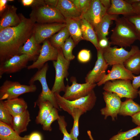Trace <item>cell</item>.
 <instances>
[{
    "label": "cell",
    "instance_id": "obj_33",
    "mask_svg": "<svg viewBox=\"0 0 140 140\" xmlns=\"http://www.w3.org/2000/svg\"><path fill=\"white\" fill-rule=\"evenodd\" d=\"M140 133V126L125 132L118 133L111 138L109 140H133V138Z\"/></svg>",
    "mask_w": 140,
    "mask_h": 140
},
{
    "label": "cell",
    "instance_id": "obj_2",
    "mask_svg": "<svg viewBox=\"0 0 140 140\" xmlns=\"http://www.w3.org/2000/svg\"><path fill=\"white\" fill-rule=\"evenodd\" d=\"M115 22V26L111 31L110 37L111 45L123 48L130 47L137 40L134 26L124 16L118 17Z\"/></svg>",
    "mask_w": 140,
    "mask_h": 140
},
{
    "label": "cell",
    "instance_id": "obj_23",
    "mask_svg": "<svg viewBox=\"0 0 140 140\" xmlns=\"http://www.w3.org/2000/svg\"><path fill=\"white\" fill-rule=\"evenodd\" d=\"M81 19H65L66 27L70 36L76 45L83 40L81 29Z\"/></svg>",
    "mask_w": 140,
    "mask_h": 140
},
{
    "label": "cell",
    "instance_id": "obj_28",
    "mask_svg": "<svg viewBox=\"0 0 140 140\" xmlns=\"http://www.w3.org/2000/svg\"><path fill=\"white\" fill-rule=\"evenodd\" d=\"M139 111V104L131 99L126 98L125 101L121 102L119 114L124 116L131 117Z\"/></svg>",
    "mask_w": 140,
    "mask_h": 140
},
{
    "label": "cell",
    "instance_id": "obj_20",
    "mask_svg": "<svg viewBox=\"0 0 140 140\" xmlns=\"http://www.w3.org/2000/svg\"><path fill=\"white\" fill-rule=\"evenodd\" d=\"M111 5L107 13L110 15H122L127 17L135 14L133 7L125 0H111Z\"/></svg>",
    "mask_w": 140,
    "mask_h": 140
},
{
    "label": "cell",
    "instance_id": "obj_3",
    "mask_svg": "<svg viewBox=\"0 0 140 140\" xmlns=\"http://www.w3.org/2000/svg\"><path fill=\"white\" fill-rule=\"evenodd\" d=\"M54 94L59 108L71 115L75 109H81L85 113L91 110L95 106L97 99L94 90L86 96L72 101L65 99L59 93H55Z\"/></svg>",
    "mask_w": 140,
    "mask_h": 140
},
{
    "label": "cell",
    "instance_id": "obj_50",
    "mask_svg": "<svg viewBox=\"0 0 140 140\" xmlns=\"http://www.w3.org/2000/svg\"><path fill=\"white\" fill-rule=\"evenodd\" d=\"M125 1L132 5L140 1V0H125Z\"/></svg>",
    "mask_w": 140,
    "mask_h": 140
},
{
    "label": "cell",
    "instance_id": "obj_27",
    "mask_svg": "<svg viewBox=\"0 0 140 140\" xmlns=\"http://www.w3.org/2000/svg\"><path fill=\"white\" fill-rule=\"evenodd\" d=\"M0 140H28L27 135L22 137L10 126L0 121Z\"/></svg>",
    "mask_w": 140,
    "mask_h": 140
},
{
    "label": "cell",
    "instance_id": "obj_1",
    "mask_svg": "<svg viewBox=\"0 0 140 140\" xmlns=\"http://www.w3.org/2000/svg\"><path fill=\"white\" fill-rule=\"evenodd\" d=\"M20 22L17 26L0 30V63L16 55L21 47L34 33L35 22L19 14Z\"/></svg>",
    "mask_w": 140,
    "mask_h": 140
},
{
    "label": "cell",
    "instance_id": "obj_40",
    "mask_svg": "<svg viewBox=\"0 0 140 140\" xmlns=\"http://www.w3.org/2000/svg\"><path fill=\"white\" fill-rule=\"evenodd\" d=\"M91 58V54L89 50L83 49L82 50L79 52L77 58L80 62L85 63L89 61Z\"/></svg>",
    "mask_w": 140,
    "mask_h": 140
},
{
    "label": "cell",
    "instance_id": "obj_6",
    "mask_svg": "<svg viewBox=\"0 0 140 140\" xmlns=\"http://www.w3.org/2000/svg\"><path fill=\"white\" fill-rule=\"evenodd\" d=\"M70 61L66 59L63 54L61 48L59 49V52L56 60L53 61V64L55 72V79L51 90L54 93H59L64 92L66 86L64 79L69 75L68 70Z\"/></svg>",
    "mask_w": 140,
    "mask_h": 140
},
{
    "label": "cell",
    "instance_id": "obj_49",
    "mask_svg": "<svg viewBox=\"0 0 140 140\" xmlns=\"http://www.w3.org/2000/svg\"><path fill=\"white\" fill-rule=\"evenodd\" d=\"M103 5L108 10L110 7L111 5V0H100Z\"/></svg>",
    "mask_w": 140,
    "mask_h": 140
},
{
    "label": "cell",
    "instance_id": "obj_15",
    "mask_svg": "<svg viewBox=\"0 0 140 140\" xmlns=\"http://www.w3.org/2000/svg\"><path fill=\"white\" fill-rule=\"evenodd\" d=\"M97 50V59L95 66L85 77L86 82L95 83L100 81L106 74V71L108 65L103 58L102 49Z\"/></svg>",
    "mask_w": 140,
    "mask_h": 140
},
{
    "label": "cell",
    "instance_id": "obj_43",
    "mask_svg": "<svg viewBox=\"0 0 140 140\" xmlns=\"http://www.w3.org/2000/svg\"><path fill=\"white\" fill-rule=\"evenodd\" d=\"M108 38L107 37L102 39L98 41V44L100 48L103 49L110 44V42L108 41Z\"/></svg>",
    "mask_w": 140,
    "mask_h": 140
},
{
    "label": "cell",
    "instance_id": "obj_11",
    "mask_svg": "<svg viewBox=\"0 0 140 140\" xmlns=\"http://www.w3.org/2000/svg\"><path fill=\"white\" fill-rule=\"evenodd\" d=\"M70 80L72 85L67 84L66 86L65 93L62 96L66 99L73 101L87 95L95 87L96 83L86 82L79 83L77 82L75 77L72 76Z\"/></svg>",
    "mask_w": 140,
    "mask_h": 140
},
{
    "label": "cell",
    "instance_id": "obj_24",
    "mask_svg": "<svg viewBox=\"0 0 140 140\" xmlns=\"http://www.w3.org/2000/svg\"><path fill=\"white\" fill-rule=\"evenodd\" d=\"M31 120L27 110L24 113L13 117L12 128L17 133H20L27 130V127Z\"/></svg>",
    "mask_w": 140,
    "mask_h": 140
},
{
    "label": "cell",
    "instance_id": "obj_21",
    "mask_svg": "<svg viewBox=\"0 0 140 140\" xmlns=\"http://www.w3.org/2000/svg\"><path fill=\"white\" fill-rule=\"evenodd\" d=\"M118 15H110L107 13L103 17L101 20L94 29L97 35L98 41L107 38L109 34V30L113 20H115Z\"/></svg>",
    "mask_w": 140,
    "mask_h": 140
},
{
    "label": "cell",
    "instance_id": "obj_9",
    "mask_svg": "<svg viewBox=\"0 0 140 140\" xmlns=\"http://www.w3.org/2000/svg\"><path fill=\"white\" fill-rule=\"evenodd\" d=\"M103 89L107 92L116 93L120 98L132 99L138 95V90L133 87L131 80L118 79L108 81L104 84Z\"/></svg>",
    "mask_w": 140,
    "mask_h": 140
},
{
    "label": "cell",
    "instance_id": "obj_22",
    "mask_svg": "<svg viewBox=\"0 0 140 140\" xmlns=\"http://www.w3.org/2000/svg\"><path fill=\"white\" fill-rule=\"evenodd\" d=\"M3 103L13 117L21 114L27 110V104L22 98L6 100L3 101Z\"/></svg>",
    "mask_w": 140,
    "mask_h": 140
},
{
    "label": "cell",
    "instance_id": "obj_32",
    "mask_svg": "<svg viewBox=\"0 0 140 140\" xmlns=\"http://www.w3.org/2000/svg\"><path fill=\"white\" fill-rule=\"evenodd\" d=\"M85 113L83 110L79 109H75L73 111L71 116L73 119V124L70 133L73 140H78L79 119L81 116Z\"/></svg>",
    "mask_w": 140,
    "mask_h": 140
},
{
    "label": "cell",
    "instance_id": "obj_48",
    "mask_svg": "<svg viewBox=\"0 0 140 140\" xmlns=\"http://www.w3.org/2000/svg\"><path fill=\"white\" fill-rule=\"evenodd\" d=\"M8 0H0V12H3L6 8L7 6L6 4Z\"/></svg>",
    "mask_w": 140,
    "mask_h": 140
},
{
    "label": "cell",
    "instance_id": "obj_12",
    "mask_svg": "<svg viewBox=\"0 0 140 140\" xmlns=\"http://www.w3.org/2000/svg\"><path fill=\"white\" fill-rule=\"evenodd\" d=\"M59 49L53 47L47 39L44 41L41 46L40 53L37 60L31 65L27 66L28 69L41 68L49 61L57 60Z\"/></svg>",
    "mask_w": 140,
    "mask_h": 140
},
{
    "label": "cell",
    "instance_id": "obj_45",
    "mask_svg": "<svg viewBox=\"0 0 140 140\" xmlns=\"http://www.w3.org/2000/svg\"><path fill=\"white\" fill-rule=\"evenodd\" d=\"M132 122L138 126H140V111L131 116Z\"/></svg>",
    "mask_w": 140,
    "mask_h": 140
},
{
    "label": "cell",
    "instance_id": "obj_42",
    "mask_svg": "<svg viewBox=\"0 0 140 140\" xmlns=\"http://www.w3.org/2000/svg\"><path fill=\"white\" fill-rule=\"evenodd\" d=\"M27 137L28 140H42L41 135L37 132L32 133Z\"/></svg>",
    "mask_w": 140,
    "mask_h": 140
},
{
    "label": "cell",
    "instance_id": "obj_51",
    "mask_svg": "<svg viewBox=\"0 0 140 140\" xmlns=\"http://www.w3.org/2000/svg\"><path fill=\"white\" fill-rule=\"evenodd\" d=\"M87 133L90 139L91 140H94L93 137L92 136L90 131V130H88L87 131Z\"/></svg>",
    "mask_w": 140,
    "mask_h": 140
},
{
    "label": "cell",
    "instance_id": "obj_5",
    "mask_svg": "<svg viewBox=\"0 0 140 140\" xmlns=\"http://www.w3.org/2000/svg\"><path fill=\"white\" fill-rule=\"evenodd\" d=\"M30 18L40 24L65 23V19L56 8L46 4L32 8Z\"/></svg>",
    "mask_w": 140,
    "mask_h": 140
},
{
    "label": "cell",
    "instance_id": "obj_37",
    "mask_svg": "<svg viewBox=\"0 0 140 140\" xmlns=\"http://www.w3.org/2000/svg\"><path fill=\"white\" fill-rule=\"evenodd\" d=\"M57 121L59 129L63 135L62 140H73L70 134L68 132L67 130V123L65 120L64 116L60 115Z\"/></svg>",
    "mask_w": 140,
    "mask_h": 140
},
{
    "label": "cell",
    "instance_id": "obj_19",
    "mask_svg": "<svg viewBox=\"0 0 140 140\" xmlns=\"http://www.w3.org/2000/svg\"><path fill=\"white\" fill-rule=\"evenodd\" d=\"M56 8L65 19L80 20L82 14L71 0H58Z\"/></svg>",
    "mask_w": 140,
    "mask_h": 140
},
{
    "label": "cell",
    "instance_id": "obj_10",
    "mask_svg": "<svg viewBox=\"0 0 140 140\" xmlns=\"http://www.w3.org/2000/svg\"><path fill=\"white\" fill-rule=\"evenodd\" d=\"M35 61L32 57L26 54L15 55L0 63V78L4 74H10L18 72L27 67L29 61Z\"/></svg>",
    "mask_w": 140,
    "mask_h": 140
},
{
    "label": "cell",
    "instance_id": "obj_30",
    "mask_svg": "<svg viewBox=\"0 0 140 140\" xmlns=\"http://www.w3.org/2000/svg\"><path fill=\"white\" fill-rule=\"evenodd\" d=\"M37 105L38 106L39 110L35 122L37 124L42 125L54 107L50 102L47 101L39 102Z\"/></svg>",
    "mask_w": 140,
    "mask_h": 140
},
{
    "label": "cell",
    "instance_id": "obj_38",
    "mask_svg": "<svg viewBox=\"0 0 140 140\" xmlns=\"http://www.w3.org/2000/svg\"><path fill=\"white\" fill-rule=\"evenodd\" d=\"M82 15L89 8L91 0H71Z\"/></svg>",
    "mask_w": 140,
    "mask_h": 140
},
{
    "label": "cell",
    "instance_id": "obj_36",
    "mask_svg": "<svg viewBox=\"0 0 140 140\" xmlns=\"http://www.w3.org/2000/svg\"><path fill=\"white\" fill-rule=\"evenodd\" d=\"M12 120L13 116L5 106L3 101L0 100V121L12 128Z\"/></svg>",
    "mask_w": 140,
    "mask_h": 140
},
{
    "label": "cell",
    "instance_id": "obj_4",
    "mask_svg": "<svg viewBox=\"0 0 140 140\" xmlns=\"http://www.w3.org/2000/svg\"><path fill=\"white\" fill-rule=\"evenodd\" d=\"M48 68V64L46 63L31 78L29 84V85L33 84L35 81H38L41 85L42 91L35 103V106L39 102L47 101L50 102L54 107L60 110L61 109L57 103L54 93L50 89L47 82L46 74Z\"/></svg>",
    "mask_w": 140,
    "mask_h": 140
},
{
    "label": "cell",
    "instance_id": "obj_46",
    "mask_svg": "<svg viewBox=\"0 0 140 140\" xmlns=\"http://www.w3.org/2000/svg\"><path fill=\"white\" fill-rule=\"evenodd\" d=\"M45 2L46 5L56 8L57 5L58 0H45Z\"/></svg>",
    "mask_w": 140,
    "mask_h": 140
},
{
    "label": "cell",
    "instance_id": "obj_25",
    "mask_svg": "<svg viewBox=\"0 0 140 140\" xmlns=\"http://www.w3.org/2000/svg\"><path fill=\"white\" fill-rule=\"evenodd\" d=\"M41 48L39 44L37 43L33 34L21 47L19 54H26L30 55L35 61L37 58V55L40 53Z\"/></svg>",
    "mask_w": 140,
    "mask_h": 140
},
{
    "label": "cell",
    "instance_id": "obj_13",
    "mask_svg": "<svg viewBox=\"0 0 140 140\" xmlns=\"http://www.w3.org/2000/svg\"><path fill=\"white\" fill-rule=\"evenodd\" d=\"M102 94L106 106L100 110L101 114L104 116V119L110 116L112 120L115 121L119 114L122 102L121 98L114 93L104 91Z\"/></svg>",
    "mask_w": 140,
    "mask_h": 140
},
{
    "label": "cell",
    "instance_id": "obj_34",
    "mask_svg": "<svg viewBox=\"0 0 140 140\" xmlns=\"http://www.w3.org/2000/svg\"><path fill=\"white\" fill-rule=\"evenodd\" d=\"M76 45L71 36L65 41L61 49L64 57L67 60L70 61L75 58L72 53V51Z\"/></svg>",
    "mask_w": 140,
    "mask_h": 140
},
{
    "label": "cell",
    "instance_id": "obj_16",
    "mask_svg": "<svg viewBox=\"0 0 140 140\" xmlns=\"http://www.w3.org/2000/svg\"><path fill=\"white\" fill-rule=\"evenodd\" d=\"M65 23H54L35 25L34 34L37 43L40 44L66 26Z\"/></svg>",
    "mask_w": 140,
    "mask_h": 140
},
{
    "label": "cell",
    "instance_id": "obj_18",
    "mask_svg": "<svg viewBox=\"0 0 140 140\" xmlns=\"http://www.w3.org/2000/svg\"><path fill=\"white\" fill-rule=\"evenodd\" d=\"M17 8L13 5L7 6L1 15L0 21V30L6 28L18 25L20 22L19 15L17 13Z\"/></svg>",
    "mask_w": 140,
    "mask_h": 140
},
{
    "label": "cell",
    "instance_id": "obj_8",
    "mask_svg": "<svg viewBox=\"0 0 140 140\" xmlns=\"http://www.w3.org/2000/svg\"><path fill=\"white\" fill-rule=\"evenodd\" d=\"M110 45L102 49L103 58L108 66L123 64L127 59L140 50L138 46L135 45H131L129 51L122 47L118 48L116 46L111 47Z\"/></svg>",
    "mask_w": 140,
    "mask_h": 140
},
{
    "label": "cell",
    "instance_id": "obj_47",
    "mask_svg": "<svg viewBox=\"0 0 140 140\" xmlns=\"http://www.w3.org/2000/svg\"><path fill=\"white\" fill-rule=\"evenodd\" d=\"M132 5L135 14H140V1Z\"/></svg>",
    "mask_w": 140,
    "mask_h": 140
},
{
    "label": "cell",
    "instance_id": "obj_35",
    "mask_svg": "<svg viewBox=\"0 0 140 140\" xmlns=\"http://www.w3.org/2000/svg\"><path fill=\"white\" fill-rule=\"evenodd\" d=\"M59 110L54 107L52 111L46 118L43 124L42 128L44 131H51L52 130L51 125L53 122L57 120L59 117Z\"/></svg>",
    "mask_w": 140,
    "mask_h": 140
},
{
    "label": "cell",
    "instance_id": "obj_26",
    "mask_svg": "<svg viewBox=\"0 0 140 140\" xmlns=\"http://www.w3.org/2000/svg\"><path fill=\"white\" fill-rule=\"evenodd\" d=\"M81 24L83 40L91 42L97 50L100 49L97 35L92 26L82 17L81 19Z\"/></svg>",
    "mask_w": 140,
    "mask_h": 140
},
{
    "label": "cell",
    "instance_id": "obj_41",
    "mask_svg": "<svg viewBox=\"0 0 140 140\" xmlns=\"http://www.w3.org/2000/svg\"><path fill=\"white\" fill-rule=\"evenodd\" d=\"M21 2L24 6H30L32 8L46 4L43 0H22Z\"/></svg>",
    "mask_w": 140,
    "mask_h": 140
},
{
    "label": "cell",
    "instance_id": "obj_44",
    "mask_svg": "<svg viewBox=\"0 0 140 140\" xmlns=\"http://www.w3.org/2000/svg\"><path fill=\"white\" fill-rule=\"evenodd\" d=\"M132 81L133 87L135 89L138 90L140 87V75L137 76L134 75Z\"/></svg>",
    "mask_w": 140,
    "mask_h": 140
},
{
    "label": "cell",
    "instance_id": "obj_39",
    "mask_svg": "<svg viewBox=\"0 0 140 140\" xmlns=\"http://www.w3.org/2000/svg\"><path fill=\"white\" fill-rule=\"evenodd\" d=\"M126 17L134 26L137 37L140 42V14H134Z\"/></svg>",
    "mask_w": 140,
    "mask_h": 140
},
{
    "label": "cell",
    "instance_id": "obj_29",
    "mask_svg": "<svg viewBox=\"0 0 140 140\" xmlns=\"http://www.w3.org/2000/svg\"><path fill=\"white\" fill-rule=\"evenodd\" d=\"M123 65L133 74H140V50L127 59Z\"/></svg>",
    "mask_w": 140,
    "mask_h": 140
},
{
    "label": "cell",
    "instance_id": "obj_7",
    "mask_svg": "<svg viewBox=\"0 0 140 140\" xmlns=\"http://www.w3.org/2000/svg\"><path fill=\"white\" fill-rule=\"evenodd\" d=\"M37 89L34 84L23 85L17 81L6 80L0 87V100L18 98L23 94L34 92Z\"/></svg>",
    "mask_w": 140,
    "mask_h": 140
},
{
    "label": "cell",
    "instance_id": "obj_17",
    "mask_svg": "<svg viewBox=\"0 0 140 140\" xmlns=\"http://www.w3.org/2000/svg\"><path fill=\"white\" fill-rule=\"evenodd\" d=\"M134 75L127 70L123 64L112 65L111 70L106 74L103 79L97 83L98 86L104 84L106 82L121 79L132 80Z\"/></svg>",
    "mask_w": 140,
    "mask_h": 140
},
{
    "label": "cell",
    "instance_id": "obj_52",
    "mask_svg": "<svg viewBox=\"0 0 140 140\" xmlns=\"http://www.w3.org/2000/svg\"><path fill=\"white\" fill-rule=\"evenodd\" d=\"M138 95H139V97L140 98V89L139 91H138Z\"/></svg>",
    "mask_w": 140,
    "mask_h": 140
},
{
    "label": "cell",
    "instance_id": "obj_31",
    "mask_svg": "<svg viewBox=\"0 0 140 140\" xmlns=\"http://www.w3.org/2000/svg\"><path fill=\"white\" fill-rule=\"evenodd\" d=\"M69 34L65 26L57 34L51 37L50 42L55 48L58 49L61 48L66 40L69 37Z\"/></svg>",
    "mask_w": 140,
    "mask_h": 140
},
{
    "label": "cell",
    "instance_id": "obj_14",
    "mask_svg": "<svg viewBox=\"0 0 140 140\" xmlns=\"http://www.w3.org/2000/svg\"><path fill=\"white\" fill-rule=\"evenodd\" d=\"M107 10L100 0H91L89 8L82 15V17L87 21L94 29L107 13Z\"/></svg>",
    "mask_w": 140,
    "mask_h": 140
}]
</instances>
